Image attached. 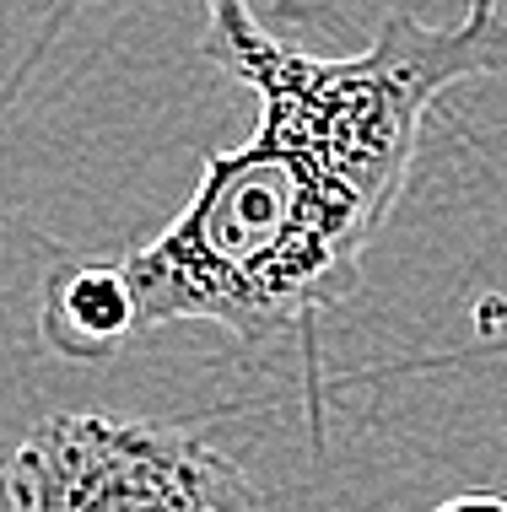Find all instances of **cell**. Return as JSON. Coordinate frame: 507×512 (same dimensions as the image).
Returning <instances> with one entry per match:
<instances>
[{
	"label": "cell",
	"instance_id": "obj_4",
	"mask_svg": "<svg viewBox=\"0 0 507 512\" xmlns=\"http://www.w3.org/2000/svg\"><path fill=\"white\" fill-rule=\"evenodd\" d=\"M432 512H507V496H454V502H443V507H432Z\"/></svg>",
	"mask_w": 507,
	"mask_h": 512
},
{
	"label": "cell",
	"instance_id": "obj_2",
	"mask_svg": "<svg viewBox=\"0 0 507 512\" xmlns=\"http://www.w3.org/2000/svg\"><path fill=\"white\" fill-rule=\"evenodd\" d=\"M0 512H265V496L184 426L44 415L0 464Z\"/></svg>",
	"mask_w": 507,
	"mask_h": 512
},
{
	"label": "cell",
	"instance_id": "obj_3",
	"mask_svg": "<svg viewBox=\"0 0 507 512\" xmlns=\"http://www.w3.org/2000/svg\"><path fill=\"white\" fill-rule=\"evenodd\" d=\"M141 329V292L125 259H81L44 281L38 335L65 362H103Z\"/></svg>",
	"mask_w": 507,
	"mask_h": 512
},
{
	"label": "cell",
	"instance_id": "obj_1",
	"mask_svg": "<svg viewBox=\"0 0 507 512\" xmlns=\"http://www.w3.org/2000/svg\"><path fill=\"white\" fill-rule=\"evenodd\" d=\"M205 17V60L254 92L259 124L205 157L189 205L125 265L141 329L216 324L270 345L356 292L427 108L459 81L507 71V22L497 0H470L459 27L389 11L367 49L308 54L281 44L254 0H205Z\"/></svg>",
	"mask_w": 507,
	"mask_h": 512
}]
</instances>
